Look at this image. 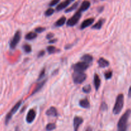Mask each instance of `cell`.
Segmentation results:
<instances>
[{"label":"cell","instance_id":"cell-1","mask_svg":"<svg viewBox=\"0 0 131 131\" xmlns=\"http://www.w3.org/2000/svg\"><path fill=\"white\" fill-rule=\"evenodd\" d=\"M131 114V110H127L121 116L117 124V131H127V123Z\"/></svg>","mask_w":131,"mask_h":131},{"label":"cell","instance_id":"cell-2","mask_svg":"<svg viewBox=\"0 0 131 131\" xmlns=\"http://www.w3.org/2000/svg\"><path fill=\"white\" fill-rule=\"evenodd\" d=\"M124 104V96L123 94H119L116 99L113 112L115 115H118L122 110Z\"/></svg>","mask_w":131,"mask_h":131},{"label":"cell","instance_id":"cell-3","mask_svg":"<svg viewBox=\"0 0 131 131\" xmlns=\"http://www.w3.org/2000/svg\"><path fill=\"white\" fill-rule=\"evenodd\" d=\"M86 74L84 72H74L72 75L73 81L74 83L77 84H80L83 83L86 79Z\"/></svg>","mask_w":131,"mask_h":131},{"label":"cell","instance_id":"cell-4","mask_svg":"<svg viewBox=\"0 0 131 131\" xmlns=\"http://www.w3.org/2000/svg\"><path fill=\"white\" fill-rule=\"evenodd\" d=\"M21 104H22V101H19V102H17V103L16 104L12 107V109L9 111L8 113L6 115V118H5V124H6V125H7V124H8L10 120H11L12 118L13 115H14V114L18 111V110L19 109L20 106H21Z\"/></svg>","mask_w":131,"mask_h":131},{"label":"cell","instance_id":"cell-5","mask_svg":"<svg viewBox=\"0 0 131 131\" xmlns=\"http://www.w3.org/2000/svg\"><path fill=\"white\" fill-rule=\"evenodd\" d=\"M88 67H89V64L83 62V61H81V62H78L74 64L72 66V69L74 72H84V70H86Z\"/></svg>","mask_w":131,"mask_h":131},{"label":"cell","instance_id":"cell-6","mask_svg":"<svg viewBox=\"0 0 131 131\" xmlns=\"http://www.w3.org/2000/svg\"><path fill=\"white\" fill-rule=\"evenodd\" d=\"M81 17V12H80L79 11H78L71 18H70L67 20V25L68 26H75L79 22Z\"/></svg>","mask_w":131,"mask_h":131},{"label":"cell","instance_id":"cell-7","mask_svg":"<svg viewBox=\"0 0 131 131\" xmlns=\"http://www.w3.org/2000/svg\"><path fill=\"white\" fill-rule=\"evenodd\" d=\"M20 38H21V32H20V31L19 30L15 32L13 38L12 39V40L10 41V49H15V47H16L17 45L18 44V43H19V41H20Z\"/></svg>","mask_w":131,"mask_h":131},{"label":"cell","instance_id":"cell-8","mask_svg":"<svg viewBox=\"0 0 131 131\" xmlns=\"http://www.w3.org/2000/svg\"><path fill=\"white\" fill-rule=\"evenodd\" d=\"M35 117H36L35 111L33 109H31V110H29L28 114H27L26 120V122L28 123V124H31V123L35 120Z\"/></svg>","mask_w":131,"mask_h":131},{"label":"cell","instance_id":"cell-9","mask_svg":"<svg viewBox=\"0 0 131 131\" xmlns=\"http://www.w3.org/2000/svg\"><path fill=\"white\" fill-rule=\"evenodd\" d=\"M83 119L80 116H75L74 119V131H78L79 126L83 124Z\"/></svg>","mask_w":131,"mask_h":131},{"label":"cell","instance_id":"cell-10","mask_svg":"<svg viewBox=\"0 0 131 131\" xmlns=\"http://www.w3.org/2000/svg\"><path fill=\"white\" fill-rule=\"evenodd\" d=\"M73 1H74V0H65V1H63L62 3H61L60 5L56 6V11H61V10H63L67 6H69Z\"/></svg>","mask_w":131,"mask_h":131},{"label":"cell","instance_id":"cell-11","mask_svg":"<svg viewBox=\"0 0 131 131\" xmlns=\"http://www.w3.org/2000/svg\"><path fill=\"white\" fill-rule=\"evenodd\" d=\"M94 22V19L93 18H89V19H87L86 20H84L83 23H81V25L80 26L81 29H84L85 28H88L90 26L92 25V24Z\"/></svg>","mask_w":131,"mask_h":131},{"label":"cell","instance_id":"cell-12","mask_svg":"<svg viewBox=\"0 0 131 131\" xmlns=\"http://www.w3.org/2000/svg\"><path fill=\"white\" fill-rule=\"evenodd\" d=\"M46 115L49 116H54V117H57L58 114V111L54 107L52 106L49 109L47 110L46 112Z\"/></svg>","mask_w":131,"mask_h":131},{"label":"cell","instance_id":"cell-13","mask_svg":"<svg viewBox=\"0 0 131 131\" xmlns=\"http://www.w3.org/2000/svg\"><path fill=\"white\" fill-rule=\"evenodd\" d=\"M90 2L89 1L85 0V1H84L82 3L81 5V7L79 8L78 11H79L80 12L82 13L83 12H84L86 11V10H88L90 8Z\"/></svg>","mask_w":131,"mask_h":131},{"label":"cell","instance_id":"cell-14","mask_svg":"<svg viewBox=\"0 0 131 131\" xmlns=\"http://www.w3.org/2000/svg\"><path fill=\"white\" fill-rule=\"evenodd\" d=\"M98 65L101 68H106L110 65V62L104 58H101L98 60Z\"/></svg>","mask_w":131,"mask_h":131},{"label":"cell","instance_id":"cell-15","mask_svg":"<svg viewBox=\"0 0 131 131\" xmlns=\"http://www.w3.org/2000/svg\"><path fill=\"white\" fill-rule=\"evenodd\" d=\"M93 83H94V86H95V90H98L99 88H100V86H101V79H100L98 74H95L94 75Z\"/></svg>","mask_w":131,"mask_h":131},{"label":"cell","instance_id":"cell-16","mask_svg":"<svg viewBox=\"0 0 131 131\" xmlns=\"http://www.w3.org/2000/svg\"><path fill=\"white\" fill-rule=\"evenodd\" d=\"M46 81H47V79H46V80H43V81H41L40 83H38V84L37 85V86H35V88L34 90L33 91L32 93H31V96L33 95H34L35 93H37V92H38V91L40 90L42 88V87L43 86V85H44V84H45V83H46Z\"/></svg>","mask_w":131,"mask_h":131},{"label":"cell","instance_id":"cell-17","mask_svg":"<svg viewBox=\"0 0 131 131\" xmlns=\"http://www.w3.org/2000/svg\"><path fill=\"white\" fill-rule=\"evenodd\" d=\"M79 106L83 108L88 109L90 107V104L87 99H84L79 101Z\"/></svg>","mask_w":131,"mask_h":131},{"label":"cell","instance_id":"cell-18","mask_svg":"<svg viewBox=\"0 0 131 131\" xmlns=\"http://www.w3.org/2000/svg\"><path fill=\"white\" fill-rule=\"evenodd\" d=\"M81 60L83 62L90 64L93 61V57H92V56H91L90 54H84L83 55V56H82Z\"/></svg>","mask_w":131,"mask_h":131},{"label":"cell","instance_id":"cell-19","mask_svg":"<svg viewBox=\"0 0 131 131\" xmlns=\"http://www.w3.org/2000/svg\"><path fill=\"white\" fill-rule=\"evenodd\" d=\"M66 17H61V18L58 19L56 23H54V26L56 27H61L63 26L66 23Z\"/></svg>","mask_w":131,"mask_h":131},{"label":"cell","instance_id":"cell-20","mask_svg":"<svg viewBox=\"0 0 131 131\" xmlns=\"http://www.w3.org/2000/svg\"><path fill=\"white\" fill-rule=\"evenodd\" d=\"M104 21H105L104 19H100V20H99L97 23H95V24L92 27V29H101V28H102V25H103Z\"/></svg>","mask_w":131,"mask_h":131},{"label":"cell","instance_id":"cell-21","mask_svg":"<svg viewBox=\"0 0 131 131\" xmlns=\"http://www.w3.org/2000/svg\"><path fill=\"white\" fill-rule=\"evenodd\" d=\"M37 34L35 32H29L28 34L26 35L25 38L28 40H31L35 39V38H37Z\"/></svg>","mask_w":131,"mask_h":131},{"label":"cell","instance_id":"cell-22","mask_svg":"<svg viewBox=\"0 0 131 131\" xmlns=\"http://www.w3.org/2000/svg\"><path fill=\"white\" fill-rule=\"evenodd\" d=\"M79 1H78V2L75 3H74L73 5H72L70 7H69V8L67 9V10H65V12L69 13V12H70L73 11V10H75V9L77 8V7L78 6V5H79Z\"/></svg>","mask_w":131,"mask_h":131},{"label":"cell","instance_id":"cell-23","mask_svg":"<svg viewBox=\"0 0 131 131\" xmlns=\"http://www.w3.org/2000/svg\"><path fill=\"white\" fill-rule=\"evenodd\" d=\"M56 124H54V123H50V124H47L46 129V130L47 131H52L54 129H56Z\"/></svg>","mask_w":131,"mask_h":131},{"label":"cell","instance_id":"cell-24","mask_svg":"<svg viewBox=\"0 0 131 131\" xmlns=\"http://www.w3.org/2000/svg\"><path fill=\"white\" fill-rule=\"evenodd\" d=\"M57 49L52 46H49L47 47V51L49 54H54L57 51Z\"/></svg>","mask_w":131,"mask_h":131},{"label":"cell","instance_id":"cell-25","mask_svg":"<svg viewBox=\"0 0 131 131\" xmlns=\"http://www.w3.org/2000/svg\"><path fill=\"white\" fill-rule=\"evenodd\" d=\"M23 49L26 53H29V52H31L32 51L31 47L30 45L29 44H24V46H23Z\"/></svg>","mask_w":131,"mask_h":131},{"label":"cell","instance_id":"cell-26","mask_svg":"<svg viewBox=\"0 0 131 131\" xmlns=\"http://www.w3.org/2000/svg\"><path fill=\"white\" fill-rule=\"evenodd\" d=\"M54 10L53 8H48L45 12V15L47 17L51 16V15H52L54 14Z\"/></svg>","mask_w":131,"mask_h":131},{"label":"cell","instance_id":"cell-27","mask_svg":"<svg viewBox=\"0 0 131 131\" xmlns=\"http://www.w3.org/2000/svg\"><path fill=\"white\" fill-rule=\"evenodd\" d=\"M91 90H92V87H91V86L90 85V84L84 86L83 88V92H84V93H89L90 92H91Z\"/></svg>","mask_w":131,"mask_h":131},{"label":"cell","instance_id":"cell-28","mask_svg":"<svg viewBox=\"0 0 131 131\" xmlns=\"http://www.w3.org/2000/svg\"><path fill=\"white\" fill-rule=\"evenodd\" d=\"M104 76L105 78L106 79H110L113 76V72L112 71H107L106 72H105L104 74Z\"/></svg>","mask_w":131,"mask_h":131},{"label":"cell","instance_id":"cell-29","mask_svg":"<svg viewBox=\"0 0 131 131\" xmlns=\"http://www.w3.org/2000/svg\"><path fill=\"white\" fill-rule=\"evenodd\" d=\"M45 74H46V69H43L41 70L39 76H38V81H40V79H42L45 76Z\"/></svg>","mask_w":131,"mask_h":131},{"label":"cell","instance_id":"cell-30","mask_svg":"<svg viewBox=\"0 0 131 131\" xmlns=\"http://www.w3.org/2000/svg\"><path fill=\"white\" fill-rule=\"evenodd\" d=\"M45 30H46V28H43V27H38V28L35 29V31L36 33H42V32L44 31Z\"/></svg>","mask_w":131,"mask_h":131},{"label":"cell","instance_id":"cell-31","mask_svg":"<svg viewBox=\"0 0 131 131\" xmlns=\"http://www.w3.org/2000/svg\"><path fill=\"white\" fill-rule=\"evenodd\" d=\"M101 110L103 111H106V110H107V105L106 104V102H102V104H101Z\"/></svg>","mask_w":131,"mask_h":131},{"label":"cell","instance_id":"cell-32","mask_svg":"<svg viewBox=\"0 0 131 131\" xmlns=\"http://www.w3.org/2000/svg\"><path fill=\"white\" fill-rule=\"evenodd\" d=\"M60 0H52V1L50 2L49 5V6H51H51H54L56 5H57V4L60 2Z\"/></svg>","mask_w":131,"mask_h":131},{"label":"cell","instance_id":"cell-33","mask_svg":"<svg viewBox=\"0 0 131 131\" xmlns=\"http://www.w3.org/2000/svg\"><path fill=\"white\" fill-rule=\"evenodd\" d=\"M53 37H54L53 33H48V34L47 35V36H46V38L48 40H51V38H52Z\"/></svg>","mask_w":131,"mask_h":131},{"label":"cell","instance_id":"cell-34","mask_svg":"<svg viewBox=\"0 0 131 131\" xmlns=\"http://www.w3.org/2000/svg\"><path fill=\"white\" fill-rule=\"evenodd\" d=\"M45 53H46V52H45L44 51H41L40 52H38V58L42 57V56H44Z\"/></svg>","mask_w":131,"mask_h":131},{"label":"cell","instance_id":"cell-35","mask_svg":"<svg viewBox=\"0 0 131 131\" xmlns=\"http://www.w3.org/2000/svg\"><path fill=\"white\" fill-rule=\"evenodd\" d=\"M128 97H129V98H131V86L129 89V92H128Z\"/></svg>","mask_w":131,"mask_h":131},{"label":"cell","instance_id":"cell-36","mask_svg":"<svg viewBox=\"0 0 131 131\" xmlns=\"http://www.w3.org/2000/svg\"><path fill=\"white\" fill-rule=\"evenodd\" d=\"M56 42V39H54V40H50L49 41V43H54V42Z\"/></svg>","mask_w":131,"mask_h":131},{"label":"cell","instance_id":"cell-37","mask_svg":"<svg viewBox=\"0 0 131 131\" xmlns=\"http://www.w3.org/2000/svg\"><path fill=\"white\" fill-rule=\"evenodd\" d=\"M86 131H92V129L91 127H88L86 129Z\"/></svg>","mask_w":131,"mask_h":131},{"label":"cell","instance_id":"cell-38","mask_svg":"<svg viewBox=\"0 0 131 131\" xmlns=\"http://www.w3.org/2000/svg\"><path fill=\"white\" fill-rule=\"evenodd\" d=\"M15 131H20V130L18 127H16V128H15Z\"/></svg>","mask_w":131,"mask_h":131}]
</instances>
